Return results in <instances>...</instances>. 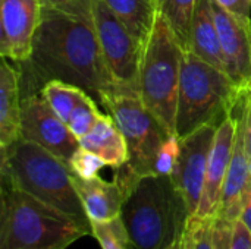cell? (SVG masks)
Listing matches in <instances>:
<instances>
[{"label":"cell","mask_w":251,"mask_h":249,"mask_svg":"<svg viewBox=\"0 0 251 249\" xmlns=\"http://www.w3.org/2000/svg\"><path fill=\"white\" fill-rule=\"evenodd\" d=\"M75 0H43V6H66Z\"/></svg>","instance_id":"cell-31"},{"label":"cell","mask_w":251,"mask_h":249,"mask_svg":"<svg viewBox=\"0 0 251 249\" xmlns=\"http://www.w3.org/2000/svg\"><path fill=\"white\" fill-rule=\"evenodd\" d=\"M200 0H157L159 15L169 23L179 44L187 50L191 22Z\"/></svg>","instance_id":"cell-20"},{"label":"cell","mask_w":251,"mask_h":249,"mask_svg":"<svg viewBox=\"0 0 251 249\" xmlns=\"http://www.w3.org/2000/svg\"><path fill=\"white\" fill-rule=\"evenodd\" d=\"M101 113L103 112L100 110L99 103L91 95L85 97L78 104V107L74 110V113H72V116H71V119L68 122L69 129L78 138V141L93 129L94 123L97 122V119H99V116Z\"/></svg>","instance_id":"cell-23"},{"label":"cell","mask_w":251,"mask_h":249,"mask_svg":"<svg viewBox=\"0 0 251 249\" xmlns=\"http://www.w3.org/2000/svg\"><path fill=\"white\" fill-rule=\"evenodd\" d=\"M21 138L46 148L68 166L81 147L69 126L46 101L40 88L22 92Z\"/></svg>","instance_id":"cell-9"},{"label":"cell","mask_w":251,"mask_h":249,"mask_svg":"<svg viewBox=\"0 0 251 249\" xmlns=\"http://www.w3.org/2000/svg\"><path fill=\"white\" fill-rule=\"evenodd\" d=\"M187 50L196 54L197 57H200L201 60H204L206 63L225 72L219 32L212 12L210 0H200L196 9L191 22Z\"/></svg>","instance_id":"cell-17"},{"label":"cell","mask_w":251,"mask_h":249,"mask_svg":"<svg viewBox=\"0 0 251 249\" xmlns=\"http://www.w3.org/2000/svg\"><path fill=\"white\" fill-rule=\"evenodd\" d=\"M72 182L90 223H104L121 217L128 191L116 178L107 182L100 176L84 179L72 173Z\"/></svg>","instance_id":"cell-15"},{"label":"cell","mask_w":251,"mask_h":249,"mask_svg":"<svg viewBox=\"0 0 251 249\" xmlns=\"http://www.w3.org/2000/svg\"><path fill=\"white\" fill-rule=\"evenodd\" d=\"M40 91L50 107L66 125L78 104L90 95L84 90L62 81H49L41 87Z\"/></svg>","instance_id":"cell-21"},{"label":"cell","mask_w":251,"mask_h":249,"mask_svg":"<svg viewBox=\"0 0 251 249\" xmlns=\"http://www.w3.org/2000/svg\"><path fill=\"white\" fill-rule=\"evenodd\" d=\"M229 249H251V230L241 220L234 223Z\"/></svg>","instance_id":"cell-27"},{"label":"cell","mask_w":251,"mask_h":249,"mask_svg":"<svg viewBox=\"0 0 251 249\" xmlns=\"http://www.w3.org/2000/svg\"><path fill=\"white\" fill-rule=\"evenodd\" d=\"M91 236L97 239L101 249H134L121 217L104 223H91Z\"/></svg>","instance_id":"cell-22"},{"label":"cell","mask_w":251,"mask_h":249,"mask_svg":"<svg viewBox=\"0 0 251 249\" xmlns=\"http://www.w3.org/2000/svg\"><path fill=\"white\" fill-rule=\"evenodd\" d=\"M91 235V225L1 181L0 249H65Z\"/></svg>","instance_id":"cell-4"},{"label":"cell","mask_w":251,"mask_h":249,"mask_svg":"<svg viewBox=\"0 0 251 249\" xmlns=\"http://www.w3.org/2000/svg\"><path fill=\"white\" fill-rule=\"evenodd\" d=\"M22 84L21 69L1 57L0 68V148L21 138Z\"/></svg>","instance_id":"cell-16"},{"label":"cell","mask_w":251,"mask_h":249,"mask_svg":"<svg viewBox=\"0 0 251 249\" xmlns=\"http://www.w3.org/2000/svg\"><path fill=\"white\" fill-rule=\"evenodd\" d=\"M184 51L169 23L159 15L143 48L137 91L147 110L169 134H176V103Z\"/></svg>","instance_id":"cell-6"},{"label":"cell","mask_w":251,"mask_h":249,"mask_svg":"<svg viewBox=\"0 0 251 249\" xmlns=\"http://www.w3.org/2000/svg\"><path fill=\"white\" fill-rule=\"evenodd\" d=\"M235 129H237V119L232 110V113L228 114L218 125L215 141H213L210 156H209L206 181H204L200 205L194 217L213 219L218 213L224 182H225L226 172H228L229 161H231Z\"/></svg>","instance_id":"cell-14"},{"label":"cell","mask_w":251,"mask_h":249,"mask_svg":"<svg viewBox=\"0 0 251 249\" xmlns=\"http://www.w3.org/2000/svg\"><path fill=\"white\" fill-rule=\"evenodd\" d=\"M241 91L226 72L185 50L176 103V135H190L206 125H219L232 113Z\"/></svg>","instance_id":"cell-5"},{"label":"cell","mask_w":251,"mask_h":249,"mask_svg":"<svg viewBox=\"0 0 251 249\" xmlns=\"http://www.w3.org/2000/svg\"><path fill=\"white\" fill-rule=\"evenodd\" d=\"M34 82L62 81L90 94L100 106L115 82L100 48L93 0L43 6L29 59L22 63Z\"/></svg>","instance_id":"cell-1"},{"label":"cell","mask_w":251,"mask_h":249,"mask_svg":"<svg viewBox=\"0 0 251 249\" xmlns=\"http://www.w3.org/2000/svg\"><path fill=\"white\" fill-rule=\"evenodd\" d=\"M100 107L112 116L125 138L128 148L125 167L138 178L154 175L156 156L171 134L147 110L138 91L118 84L104 94Z\"/></svg>","instance_id":"cell-7"},{"label":"cell","mask_w":251,"mask_h":249,"mask_svg":"<svg viewBox=\"0 0 251 249\" xmlns=\"http://www.w3.org/2000/svg\"><path fill=\"white\" fill-rule=\"evenodd\" d=\"M212 220L190 217L187 223V249H215L212 242Z\"/></svg>","instance_id":"cell-24"},{"label":"cell","mask_w":251,"mask_h":249,"mask_svg":"<svg viewBox=\"0 0 251 249\" xmlns=\"http://www.w3.org/2000/svg\"><path fill=\"white\" fill-rule=\"evenodd\" d=\"M216 129L218 125H206L181 138L179 156L171 179L182 195L190 217L197 214L200 205Z\"/></svg>","instance_id":"cell-10"},{"label":"cell","mask_w":251,"mask_h":249,"mask_svg":"<svg viewBox=\"0 0 251 249\" xmlns=\"http://www.w3.org/2000/svg\"><path fill=\"white\" fill-rule=\"evenodd\" d=\"M107 166L99 156L93 154L91 151L79 147V150L74 154V157L69 161V167L74 175L84 178V179H91L99 176V172Z\"/></svg>","instance_id":"cell-26"},{"label":"cell","mask_w":251,"mask_h":249,"mask_svg":"<svg viewBox=\"0 0 251 249\" xmlns=\"http://www.w3.org/2000/svg\"><path fill=\"white\" fill-rule=\"evenodd\" d=\"M1 150V181L38 201L91 225L72 182L71 167L46 148L19 138Z\"/></svg>","instance_id":"cell-3"},{"label":"cell","mask_w":251,"mask_h":249,"mask_svg":"<svg viewBox=\"0 0 251 249\" xmlns=\"http://www.w3.org/2000/svg\"><path fill=\"white\" fill-rule=\"evenodd\" d=\"M93 16L99 44L115 82L137 90L143 47L103 0H93Z\"/></svg>","instance_id":"cell-8"},{"label":"cell","mask_w":251,"mask_h":249,"mask_svg":"<svg viewBox=\"0 0 251 249\" xmlns=\"http://www.w3.org/2000/svg\"><path fill=\"white\" fill-rule=\"evenodd\" d=\"M43 0H0V53L13 63H25L41 21Z\"/></svg>","instance_id":"cell-12"},{"label":"cell","mask_w":251,"mask_h":249,"mask_svg":"<svg viewBox=\"0 0 251 249\" xmlns=\"http://www.w3.org/2000/svg\"><path fill=\"white\" fill-rule=\"evenodd\" d=\"M179 147H181V138L176 134H171L166 138V141L162 144L156 156L154 175L171 176L174 173V169L179 156Z\"/></svg>","instance_id":"cell-25"},{"label":"cell","mask_w":251,"mask_h":249,"mask_svg":"<svg viewBox=\"0 0 251 249\" xmlns=\"http://www.w3.org/2000/svg\"><path fill=\"white\" fill-rule=\"evenodd\" d=\"M244 106H246V91L241 94L240 100L234 107L237 129H235L231 161L224 182L219 208L216 213L218 217H224L231 222L240 220L244 197L251 188V164L246 148V136H244V131H246Z\"/></svg>","instance_id":"cell-13"},{"label":"cell","mask_w":251,"mask_h":249,"mask_svg":"<svg viewBox=\"0 0 251 249\" xmlns=\"http://www.w3.org/2000/svg\"><path fill=\"white\" fill-rule=\"evenodd\" d=\"M144 48L159 18L157 0H103Z\"/></svg>","instance_id":"cell-19"},{"label":"cell","mask_w":251,"mask_h":249,"mask_svg":"<svg viewBox=\"0 0 251 249\" xmlns=\"http://www.w3.org/2000/svg\"><path fill=\"white\" fill-rule=\"evenodd\" d=\"M222 7L235 16L250 21L251 19V0H216Z\"/></svg>","instance_id":"cell-28"},{"label":"cell","mask_w":251,"mask_h":249,"mask_svg":"<svg viewBox=\"0 0 251 249\" xmlns=\"http://www.w3.org/2000/svg\"><path fill=\"white\" fill-rule=\"evenodd\" d=\"M240 220L249 227L251 230V188L249 189V192L244 197L243 201V211H241V217Z\"/></svg>","instance_id":"cell-30"},{"label":"cell","mask_w":251,"mask_h":249,"mask_svg":"<svg viewBox=\"0 0 251 249\" xmlns=\"http://www.w3.org/2000/svg\"><path fill=\"white\" fill-rule=\"evenodd\" d=\"M121 219L134 249H169L185 233L190 213L171 176L135 179Z\"/></svg>","instance_id":"cell-2"},{"label":"cell","mask_w":251,"mask_h":249,"mask_svg":"<svg viewBox=\"0 0 251 249\" xmlns=\"http://www.w3.org/2000/svg\"><path fill=\"white\" fill-rule=\"evenodd\" d=\"M169 249H187V229H185L184 236L181 239H178Z\"/></svg>","instance_id":"cell-32"},{"label":"cell","mask_w":251,"mask_h":249,"mask_svg":"<svg viewBox=\"0 0 251 249\" xmlns=\"http://www.w3.org/2000/svg\"><path fill=\"white\" fill-rule=\"evenodd\" d=\"M244 136H246V148L249 154V160L251 164V88L246 91V106H244Z\"/></svg>","instance_id":"cell-29"},{"label":"cell","mask_w":251,"mask_h":249,"mask_svg":"<svg viewBox=\"0 0 251 249\" xmlns=\"http://www.w3.org/2000/svg\"><path fill=\"white\" fill-rule=\"evenodd\" d=\"M79 145L99 156L107 166L119 169L128 161V148L122 132L110 114L101 113L93 129L79 139Z\"/></svg>","instance_id":"cell-18"},{"label":"cell","mask_w":251,"mask_h":249,"mask_svg":"<svg viewBox=\"0 0 251 249\" xmlns=\"http://www.w3.org/2000/svg\"><path fill=\"white\" fill-rule=\"evenodd\" d=\"M226 75L241 90L251 88V19L246 21L210 0Z\"/></svg>","instance_id":"cell-11"}]
</instances>
